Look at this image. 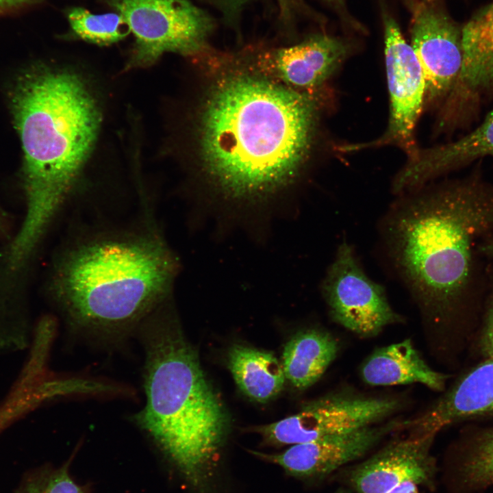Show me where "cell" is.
<instances>
[{
	"instance_id": "1",
	"label": "cell",
	"mask_w": 493,
	"mask_h": 493,
	"mask_svg": "<svg viewBox=\"0 0 493 493\" xmlns=\"http://www.w3.org/2000/svg\"><path fill=\"white\" fill-rule=\"evenodd\" d=\"M223 71L207 86L196 124L203 181L230 207H264L301 175L313 142L315 103L253 60Z\"/></svg>"
},
{
	"instance_id": "2",
	"label": "cell",
	"mask_w": 493,
	"mask_h": 493,
	"mask_svg": "<svg viewBox=\"0 0 493 493\" xmlns=\"http://www.w3.org/2000/svg\"><path fill=\"white\" fill-rule=\"evenodd\" d=\"M9 101L23 151L27 212L9 249L26 262L64 200L96 140L100 114L77 75L31 65L12 84Z\"/></svg>"
},
{
	"instance_id": "3",
	"label": "cell",
	"mask_w": 493,
	"mask_h": 493,
	"mask_svg": "<svg viewBox=\"0 0 493 493\" xmlns=\"http://www.w3.org/2000/svg\"><path fill=\"white\" fill-rule=\"evenodd\" d=\"M403 196L383 220V240L423 317L438 322L468 281L475 240L493 223V195L462 186Z\"/></svg>"
},
{
	"instance_id": "4",
	"label": "cell",
	"mask_w": 493,
	"mask_h": 493,
	"mask_svg": "<svg viewBox=\"0 0 493 493\" xmlns=\"http://www.w3.org/2000/svg\"><path fill=\"white\" fill-rule=\"evenodd\" d=\"M144 336L147 399L136 422L186 479L198 485L223 443L225 409L175 323L152 324Z\"/></svg>"
},
{
	"instance_id": "5",
	"label": "cell",
	"mask_w": 493,
	"mask_h": 493,
	"mask_svg": "<svg viewBox=\"0 0 493 493\" xmlns=\"http://www.w3.org/2000/svg\"><path fill=\"white\" fill-rule=\"evenodd\" d=\"M177 270L175 257L158 240H102L70 254L58 270L55 292L74 325L114 336L159 304Z\"/></svg>"
},
{
	"instance_id": "6",
	"label": "cell",
	"mask_w": 493,
	"mask_h": 493,
	"mask_svg": "<svg viewBox=\"0 0 493 493\" xmlns=\"http://www.w3.org/2000/svg\"><path fill=\"white\" fill-rule=\"evenodd\" d=\"M135 38L133 62L145 65L166 52H201L215 27L210 14L190 0H109Z\"/></svg>"
},
{
	"instance_id": "7",
	"label": "cell",
	"mask_w": 493,
	"mask_h": 493,
	"mask_svg": "<svg viewBox=\"0 0 493 493\" xmlns=\"http://www.w3.org/2000/svg\"><path fill=\"white\" fill-rule=\"evenodd\" d=\"M403 407L394 396H369L348 391L328 394L298 413L256 428L269 444L283 446L313 441L390 419Z\"/></svg>"
},
{
	"instance_id": "8",
	"label": "cell",
	"mask_w": 493,
	"mask_h": 493,
	"mask_svg": "<svg viewBox=\"0 0 493 493\" xmlns=\"http://www.w3.org/2000/svg\"><path fill=\"white\" fill-rule=\"evenodd\" d=\"M322 292L333 320L361 338L375 337L385 327L403 322L384 288L366 275L346 242L337 249Z\"/></svg>"
},
{
	"instance_id": "9",
	"label": "cell",
	"mask_w": 493,
	"mask_h": 493,
	"mask_svg": "<svg viewBox=\"0 0 493 493\" xmlns=\"http://www.w3.org/2000/svg\"><path fill=\"white\" fill-rule=\"evenodd\" d=\"M384 27L390 118L388 129L375 144L393 143L410 153L416 149L414 132L425 99L424 74L396 22L387 17Z\"/></svg>"
},
{
	"instance_id": "10",
	"label": "cell",
	"mask_w": 493,
	"mask_h": 493,
	"mask_svg": "<svg viewBox=\"0 0 493 493\" xmlns=\"http://www.w3.org/2000/svg\"><path fill=\"white\" fill-rule=\"evenodd\" d=\"M403 420L390 418L354 431L294 444L278 454L253 452L300 478L325 477L366 454L385 437L401 429Z\"/></svg>"
},
{
	"instance_id": "11",
	"label": "cell",
	"mask_w": 493,
	"mask_h": 493,
	"mask_svg": "<svg viewBox=\"0 0 493 493\" xmlns=\"http://www.w3.org/2000/svg\"><path fill=\"white\" fill-rule=\"evenodd\" d=\"M412 45L425 81V98L446 93L459 76L461 36L453 23L433 5L422 3L414 10Z\"/></svg>"
},
{
	"instance_id": "12",
	"label": "cell",
	"mask_w": 493,
	"mask_h": 493,
	"mask_svg": "<svg viewBox=\"0 0 493 493\" xmlns=\"http://www.w3.org/2000/svg\"><path fill=\"white\" fill-rule=\"evenodd\" d=\"M434 438L408 435L390 442L351 470L350 485L358 493H387L406 481L430 485L435 473L430 453Z\"/></svg>"
},
{
	"instance_id": "13",
	"label": "cell",
	"mask_w": 493,
	"mask_h": 493,
	"mask_svg": "<svg viewBox=\"0 0 493 493\" xmlns=\"http://www.w3.org/2000/svg\"><path fill=\"white\" fill-rule=\"evenodd\" d=\"M349 51L343 40L318 34L290 46L257 53L253 60L262 70L281 83L307 92L329 79Z\"/></svg>"
},
{
	"instance_id": "14",
	"label": "cell",
	"mask_w": 493,
	"mask_h": 493,
	"mask_svg": "<svg viewBox=\"0 0 493 493\" xmlns=\"http://www.w3.org/2000/svg\"><path fill=\"white\" fill-rule=\"evenodd\" d=\"M493 414V359L464 377L444 396L418 416L403 420L409 436L435 435L460 420Z\"/></svg>"
},
{
	"instance_id": "15",
	"label": "cell",
	"mask_w": 493,
	"mask_h": 493,
	"mask_svg": "<svg viewBox=\"0 0 493 493\" xmlns=\"http://www.w3.org/2000/svg\"><path fill=\"white\" fill-rule=\"evenodd\" d=\"M396 176L392 191L403 194L421 188L436 175L485 155H493V110L476 129L459 140L438 147L415 149Z\"/></svg>"
},
{
	"instance_id": "16",
	"label": "cell",
	"mask_w": 493,
	"mask_h": 493,
	"mask_svg": "<svg viewBox=\"0 0 493 493\" xmlns=\"http://www.w3.org/2000/svg\"><path fill=\"white\" fill-rule=\"evenodd\" d=\"M359 375L370 386L419 383L434 391L443 390L448 377L426 362L411 339L375 349L362 363Z\"/></svg>"
},
{
	"instance_id": "17",
	"label": "cell",
	"mask_w": 493,
	"mask_h": 493,
	"mask_svg": "<svg viewBox=\"0 0 493 493\" xmlns=\"http://www.w3.org/2000/svg\"><path fill=\"white\" fill-rule=\"evenodd\" d=\"M338 351V341L327 331L310 329L298 333L283 351L286 379L297 389L309 388L325 374Z\"/></svg>"
},
{
	"instance_id": "18",
	"label": "cell",
	"mask_w": 493,
	"mask_h": 493,
	"mask_svg": "<svg viewBox=\"0 0 493 493\" xmlns=\"http://www.w3.org/2000/svg\"><path fill=\"white\" fill-rule=\"evenodd\" d=\"M228 364L239 388L257 402L268 401L283 388L282 364L271 353L236 344L229 351Z\"/></svg>"
},
{
	"instance_id": "19",
	"label": "cell",
	"mask_w": 493,
	"mask_h": 493,
	"mask_svg": "<svg viewBox=\"0 0 493 493\" xmlns=\"http://www.w3.org/2000/svg\"><path fill=\"white\" fill-rule=\"evenodd\" d=\"M461 47L462 80L472 88L493 84V3L464 26Z\"/></svg>"
},
{
	"instance_id": "20",
	"label": "cell",
	"mask_w": 493,
	"mask_h": 493,
	"mask_svg": "<svg viewBox=\"0 0 493 493\" xmlns=\"http://www.w3.org/2000/svg\"><path fill=\"white\" fill-rule=\"evenodd\" d=\"M70 27L79 38L97 45L116 42L130 33L117 12L94 14L83 8H73L67 14Z\"/></svg>"
},
{
	"instance_id": "21",
	"label": "cell",
	"mask_w": 493,
	"mask_h": 493,
	"mask_svg": "<svg viewBox=\"0 0 493 493\" xmlns=\"http://www.w3.org/2000/svg\"><path fill=\"white\" fill-rule=\"evenodd\" d=\"M462 481L470 488L493 485V454L465 459L460 468Z\"/></svg>"
},
{
	"instance_id": "22",
	"label": "cell",
	"mask_w": 493,
	"mask_h": 493,
	"mask_svg": "<svg viewBox=\"0 0 493 493\" xmlns=\"http://www.w3.org/2000/svg\"><path fill=\"white\" fill-rule=\"evenodd\" d=\"M41 493H84L83 489L73 479L68 471V463L61 468L43 475Z\"/></svg>"
},
{
	"instance_id": "23",
	"label": "cell",
	"mask_w": 493,
	"mask_h": 493,
	"mask_svg": "<svg viewBox=\"0 0 493 493\" xmlns=\"http://www.w3.org/2000/svg\"><path fill=\"white\" fill-rule=\"evenodd\" d=\"M493 454V429L481 435L473 443L466 458H477Z\"/></svg>"
},
{
	"instance_id": "24",
	"label": "cell",
	"mask_w": 493,
	"mask_h": 493,
	"mask_svg": "<svg viewBox=\"0 0 493 493\" xmlns=\"http://www.w3.org/2000/svg\"><path fill=\"white\" fill-rule=\"evenodd\" d=\"M482 349L488 358L493 359V304L482 337Z\"/></svg>"
},
{
	"instance_id": "25",
	"label": "cell",
	"mask_w": 493,
	"mask_h": 493,
	"mask_svg": "<svg viewBox=\"0 0 493 493\" xmlns=\"http://www.w3.org/2000/svg\"><path fill=\"white\" fill-rule=\"evenodd\" d=\"M43 475L27 480L16 493H41Z\"/></svg>"
},
{
	"instance_id": "26",
	"label": "cell",
	"mask_w": 493,
	"mask_h": 493,
	"mask_svg": "<svg viewBox=\"0 0 493 493\" xmlns=\"http://www.w3.org/2000/svg\"><path fill=\"white\" fill-rule=\"evenodd\" d=\"M387 493H419V492L416 483L406 481L398 484Z\"/></svg>"
},
{
	"instance_id": "27",
	"label": "cell",
	"mask_w": 493,
	"mask_h": 493,
	"mask_svg": "<svg viewBox=\"0 0 493 493\" xmlns=\"http://www.w3.org/2000/svg\"><path fill=\"white\" fill-rule=\"evenodd\" d=\"M334 5H342L344 0H325Z\"/></svg>"
},
{
	"instance_id": "28",
	"label": "cell",
	"mask_w": 493,
	"mask_h": 493,
	"mask_svg": "<svg viewBox=\"0 0 493 493\" xmlns=\"http://www.w3.org/2000/svg\"><path fill=\"white\" fill-rule=\"evenodd\" d=\"M336 493H347V492L344 490H339V491L336 492Z\"/></svg>"
}]
</instances>
